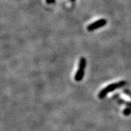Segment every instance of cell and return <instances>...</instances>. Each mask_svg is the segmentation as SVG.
<instances>
[{"mask_svg": "<svg viewBox=\"0 0 131 131\" xmlns=\"http://www.w3.org/2000/svg\"><path fill=\"white\" fill-rule=\"evenodd\" d=\"M86 66V60L84 57H81L79 60V64H78V71H76L74 79L76 81H82L84 76V69Z\"/></svg>", "mask_w": 131, "mask_h": 131, "instance_id": "obj_2", "label": "cell"}, {"mask_svg": "<svg viewBox=\"0 0 131 131\" xmlns=\"http://www.w3.org/2000/svg\"><path fill=\"white\" fill-rule=\"evenodd\" d=\"M126 84V82L125 81H120L114 83L110 84L109 85L104 88L102 90H101L98 94V97L100 99H104L107 94L112 91H114V90L118 88H121L125 85Z\"/></svg>", "mask_w": 131, "mask_h": 131, "instance_id": "obj_1", "label": "cell"}, {"mask_svg": "<svg viewBox=\"0 0 131 131\" xmlns=\"http://www.w3.org/2000/svg\"><path fill=\"white\" fill-rule=\"evenodd\" d=\"M70 1H72V2H74V1H75V0H70Z\"/></svg>", "mask_w": 131, "mask_h": 131, "instance_id": "obj_7", "label": "cell"}, {"mask_svg": "<svg viewBox=\"0 0 131 131\" xmlns=\"http://www.w3.org/2000/svg\"><path fill=\"white\" fill-rule=\"evenodd\" d=\"M123 113L124 115L126 116H128V115H129L131 113V108H129V107H128V108H125L123 111Z\"/></svg>", "mask_w": 131, "mask_h": 131, "instance_id": "obj_4", "label": "cell"}, {"mask_svg": "<svg viewBox=\"0 0 131 131\" xmlns=\"http://www.w3.org/2000/svg\"><path fill=\"white\" fill-rule=\"evenodd\" d=\"M107 24V20L105 19H98V21H94V23H91L88 25L87 27V29L89 31H92L94 30H96L97 29L100 28L104 26Z\"/></svg>", "mask_w": 131, "mask_h": 131, "instance_id": "obj_3", "label": "cell"}, {"mask_svg": "<svg viewBox=\"0 0 131 131\" xmlns=\"http://www.w3.org/2000/svg\"><path fill=\"white\" fill-rule=\"evenodd\" d=\"M46 2L48 4H53L55 2V0H46Z\"/></svg>", "mask_w": 131, "mask_h": 131, "instance_id": "obj_6", "label": "cell"}, {"mask_svg": "<svg viewBox=\"0 0 131 131\" xmlns=\"http://www.w3.org/2000/svg\"><path fill=\"white\" fill-rule=\"evenodd\" d=\"M124 93H126V94H127L128 95H129L130 97H131V92L130 91H128V90H126V89L125 91H124Z\"/></svg>", "mask_w": 131, "mask_h": 131, "instance_id": "obj_5", "label": "cell"}]
</instances>
